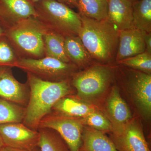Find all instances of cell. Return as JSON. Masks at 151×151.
<instances>
[{
    "mask_svg": "<svg viewBox=\"0 0 151 151\" xmlns=\"http://www.w3.org/2000/svg\"><path fill=\"white\" fill-rule=\"evenodd\" d=\"M27 73L29 97L22 123L37 131L41 120L51 112L58 101L71 93V88L68 80L58 82L45 81Z\"/></svg>",
    "mask_w": 151,
    "mask_h": 151,
    "instance_id": "obj_1",
    "label": "cell"
},
{
    "mask_svg": "<svg viewBox=\"0 0 151 151\" xmlns=\"http://www.w3.org/2000/svg\"><path fill=\"white\" fill-rule=\"evenodd\" d=\"M79 15L81 27L78 36L93 61L108 64L116 60L119 31L107 19L97 21Z\"/></svg>",
    "mask_w": 151,
    "mask_h": 151,
    "instance_id": "obj_2",
    "label": "cell"
},
{
    "mask_svg": "<svg viewBox=\"0 0 151 151\" xmlns=\"http://www.w3.org/2000/svg\"><path fill=\"white\" fill-rule=\"evenodd\" d=\"M36 3L38 18L48 22L53 31L65 37L78 35L81 27L79 14L56 0H42Z\"/></svg>",
    "mask_w": 151,
    "mask_h": 151,
    "instance_id": "obj_3",
    "label": "cell"
},
{
    "mask_svg": "<svg viewBox=\"0 0 151 151\" xmlns=\"http://www.w3.org/2000/svg\"><path fill=\"white\" fill-rule=\"evenodd\" d=\"M16 67L45 81L58 82L67 81L76 73L77 66L72 63H65L52 58L39 59L22 58L17 60L12 67Z\"/></svg>",
    "mask_w": 151,
    "mask_h": 151,
    "instance_id": "obj_4",
    "label": "cell"
},
{
    "mask_svg": "<svg viewBox=\"0 0 151 151\" xmlns=\"http://www.w3.org/2000/svg\"><path fill=\"white\" fill-rule=\"evenodd\" d=\"M38 22L33 17L17 22L5 31L4 35L25 52L37 57L42 56L43 36L47 30Z\"/></svg>",
    "mask_w": 151,
    "mask_h": 151,
    "instance_id": "obj_5",
    "label": "cell"
},
{
    "mask_svg": "<svg viewBox=\"0 0 151 151\" xmlns=\"http://www.w3.org/2000/svg\"><path fill=\"white\" fill-rule=\"evenodd\" d=\"M113 75V69L108 64H94L76 73L72 83L78 97L83 99H92L106 90Z\"/></svg>",
    "mask_w": 151,
    "mask_h": 151,
    "instance_id": "obj_6",
    "label": "cell"
},
{
    "mask_svg": "<svg viewBox=\"0 0 151 151\" xmlns=\"http://www.w3.org/2000/svg\"><path fill=\"white\" fill-rule=\"evenodd\" d=\"M83 123L81 120L52 111L41 120L39 128L54 130L65 141L70 151H80Z\"/></svg>",
    "mask_w": 151,
    "mask_h": 151,
    "instance_id": "obj_7",
    "label": "cell"
},
{
    "mask_svg": "<svg viewBox=\"0 0 151 151\" xmlns=\"http://www.w3.org/2000/svg\"><path fill=\"white\" fill-rule=\"evenodd\" d=\"M0 137L4 146L28 149L38 147L39 133L22 122L0 125Z\"/></svg>",
    "mask_w": 151,
    "mask_h": 151,
    "instance_id": "obj_8",
    "label": "cell"
},
{
    "mask_svg": "<svg viewBox=\"0 0 151 151\" xmlns=\"http://www.w3.org/2000/svg\"><path fill=\"white\" fill-rule=\"evenodd\" d=\"M127 85L138 110L143 118L149 119L151 115V74L137 70L129 73Z\"/></svg>",
    "mask_w": 151,
    "mask_h": 151,
    "instance_id": "obj_9",
    "label": "cell"
},
{
    "mask_svg": "<svg viewBox=\"0 0 151 151\" xmlns=\"http://www.w3.org/2000/svg\"><path fill=\"white\" fill-rule=\"evenodd\" d=\"M11 68L0 66V97L26 107L29 99V87L27 83L23 84L16 79Z\"/></svg>",
    "mask_w": 151,
    "mask_h": 151,
    "instance_id": "obj_10",
    "label": "cell"
},
{
    "mask_svg": "<svg viewBox=\"0 0 151 151\" xmlns=\"http://www.w3.org/2000/svg\"><path fill=\"white\" fill-rule=\"evenodd\" d=\"M115 140L119 151H150L142 130L135 123L126 124L116 134Z\"/></svg>",
    "mask_w": 151,
    "mask_h": 151,
    "instance_id": "obj_11",
    "label": "cell"
},
{
    "mask_svg": "<svg viewBox=\"0 0 151 151\" xmlns=\"http://www.w3.org/2000/svg\"><path fill=\"white\" fill-rule=\"evenodd\" d=\"M145 51L143 32L135 28L119 31V42L116 61Z\"/></svg>",
    "mask_w": 151,
    "mask_h": 151,
    "instance_id": "obj_12",
    "label": "cell"
},
{
    "mask_svg": "<svg viewBox=\"0 0 151 151\" xmlns=\"http://www.w3.org/2000/svg\"><path fill=\"white\" fill-rule=\"evenodd\" d=\"M35 6L29 0H0V22H18L38 17Z\"/></svg>",
    "mask_w": 151,
    "mask_h": 151,
    "instance_id": "obj_13",
    "label": "cell"
},
{
    "mask_svg": "<svg viewBox=\"0 0 151 151\" xmlns=\"http://www.w3.org/2000/svg\"><path fill=\"white\" fill-rule=\"evenodd\" d=\"M107 19L119 31L134 28L132 2L129 0H108Z\"/></svg>",
    "mask_w": 151,
    "mask_h": 151,
    "instance_id": "obj_14",
    "label": "cell"
},
{
    "mask_svg": "<svg viewBox=\"0 0 151 151\" xmlns=\"http://www.w3.org/2000/svg\"><path fill=\"white\" fill-rule=\"evenodd\" d=\"M82 131L80 151H119L113 141L101 131L93 128Z\"/></svg>",
    "mask_w": 151,
    "mask_h": 151,
    "instance_id": "obj_15",
    "label": "cell"
},
{
    "mask_svg": "<svg viewBox=\"0 0 151 151\" xmlns=\"http://www.w3.org/2000/svg\"><path fill=\"white\" fill-rule=\"evenodd\" d=\"M64 49L70 62L77 66H86L94 62L78 36H65Z\"/></svg>",
    "mask_w": 151,
    "mask_h": 151,
    "instance_id": "obj_16",
    "label": "cell"
},
{
    "mask_svg": "<svg viewBox=\"0 0 151 151\" xmlns=\"http://www.w3.org/2000/svg\"><path fill=\"white\" fill-rule=\"evenodd\" d=\"M52 111L70 117L83 118L94 110L89 105L67 95L56 102Z\"/></svg>",
    "mask_w": 151,
    "mask_h": 151,
    "instance_id": "obj_17",
    "label": "cell"
},
{
    "mask_svg": "<svg viewBox=\"0 0 151 151\" xmlns=\"http://www.w3.org/2000/svg\"><path fill=\"white\" fill-rule=\"evenodd\" d=\"M65 36L53 31H46L43 36L44 52L46 57L52 58L65 63H71L64 49Z\"/></svg>",
    "mask_w": 151,
    "mask_h": 151,
    "instance_id": "obj_18",
    "label": "cell"
},
{
    "mask_svg": "<svg viewBox=\"0 0 151 151\" xmlns=\"http://www.w3.org/2000/svg\"><path fill=\"white\" fill-rule=\"evenodd\" d=\"M134 27L145 32H151V0L132 2Z\"/></svg>",
    "mask_w": 151,
    "mask_h": 151,
    "instance_id": "obj_19",
    "label": "cell"
},
{
    "mask_svg": "<svg viewBox=\"0 0 151 151\" xmlns=\"http://www.w3.org/2000/svg\"><path fill=\"white\" fill-rule=\"evenodd\" d=\"M108 108L113 120L118 124H125L132 118L129 107L116 86L112 89L108 99Z\"/></svg>",
    "mask_w": 151,
    "mask_h": 151,
    "instance_id": "obj_20",
    "label": "cell"
},
{
    "mask_svg": "<svg viewBox=\"0 0 151 151\" xmlns=\"http://www.w3.org/2000/svg\"><path fill=\"white\" fill-rule=\"evenodd\" d=\"M38 147L40 151H70L59 134L48 128H39Z\"/></svg>",
    "mask_w": 151,
    "mask_h": 151,
    "instance_id": "obj_21",
    "label": "cell"
},
{
    "mask_svg": "<svg viewBox=\"0 0 151 151\" xmlns=\"http://www.w3.org/2000/svg\"><path fill=\"white\" fill-rule=\"evenodd\" d=\"M79 14L97 21L107 19L108 0H78Z\"/></svg>",
    "mask_w": 151,
    "mask_h": 151,
    "instance_id": "obj_22",
    "label": "cell"
},
{
    "mask_svg": "<svg viewBox=\"0 0 151 151\" xmlns=\"http://www.w3.org/2000/svg\"><path fill=\"white\" fill-rule=\"evenodd\" d=\"M25 111V107L0 97V125L22 122Z\"/></svg>",
    "mask_w": 151,
    "mask_h": 151,
    "instance_id": "obj_23",
    "label": "cell"
},
{
    "mask_svg": "<svg viewBox=\"0 0 151 151\" xmlns=\"http://www.w3.org/2000/svg\"><path fill=\"white\" fill-rule=\"evenodd\" d=\"M117 63L124 66L151 74V54L147 52L122 60Z\"/></svg>",
    "mask_w": 151,
    "mask_h": 151,
    "instance_id": "obj_24",
    "label": "cell"
},
{
    "mask_svg": "<svg viewBox=\"0 0 151 151\" xmlns=\"http://www.w3.org/2000/svg\"><path fill=\"white\" fill-rule=\"evenodd\" d=\"M82 123L89 125L93 129L99 131H108L111 129L110 122L103 115L95 112L90 113L81 119Z\"/></svg>",
    "mask_w": 151,
    "mask_h": 151,
    "instance_id": "obj_25",
    "label": "cell"
},
{
    "mask_svg": "<svg viewBox=\"0 0 151 151\" xmlns=\"http://www.w3.org/2000/svg\"><path fill=\"white\" fill-rule=\"evenodd\" d=\"M6 40L5 35L0 37V66L12 67L17 60L13 50Z\"/></svg>",
    "mask_w": 151,
    "mask_h": 151,
    "instance_id": "obj_26",
    "label": "cell"
},
{
    "mask_svg": "<svg viewBox=\"0 0 151 151\" xmlns=\"http://www.w3.org/2000/svg\"><path fill=\"white\" fill-rule=\"evenodd\" d=\"M144 40L145 46V51L151 54V32H143Z\"/></svg>",
    "mask_w": 151,
    "mask_h": 151,
    "instance_id": "obj_27",
    "label": "cell"
},
{
    "mask_svg": "<svg viewBox=\"0 0 151 151\" xmlns=\"http://www.w3.org/2000/svg\"><path fill=\"white\" fill-rule=\"evenodd\" d=\"M1 151H40L38 147H35L32 148L28 149H21L14 148L4 146Z\"/></svg>",
    "mask_w": 151,
    "mask_h": 151,
    "instance_id": "obj_28",
    "label": "cell"
},
{
    "mask_svg": "<svg viewBox=\"0 0 151 151\" xmlns=\"http://www.w3.org/2000/svg\"><path fill=\"white\" fill-rule=\"evenodd\" d=\"M67 4L75 6L77 7V1L78 0H65Z\"/></svg>",
    "mask_w": 151,
    "mask_h": 151,
    "instance_id": "obj_29",
    "label": "cell"
},
{
    "mask_svg": "<svg viewBox=\"0 0 151 151\" xmlns=\"http://www.w3.org/2000/svg\"><path fill=\"white\" fill-rule=\"evenodd\" d=\"M5 30H4L2 27V25L0 22V37L4 35Z\"/></svg>",
    "mask_w": 151,
    "mask_h": 151,
    "instance_id": "obj_30",
    "label": "cell"
},
{
    "mask_svg": "<svg viewBox=\"0 0 151 151\" xmlns=\"http://www.w3.org/2000/svg\"><path fill=\"white\" fill-rule=\"evenodd\" d=\"M32 1L34 3H36L37 2L40 1H42V0H32ZM56 1H58L60 2L67 4V3L65 1V0H56Z\"/></svg>",
    "mask_w": 151,
    "mask_h": 151,
    "instance_id": "obj_31",
    "label": "cell"
},
{
    "mask_svg": "<svg viewBox=\"0 0 151 151\" xmlns=\"http://www.w3.org/2000/svg\"><path fill=\"white\" fill-rule=\"evenodd\" d=\"M4 146V143H3L1 137H0V151Z\"/></svg>",
    "mask_w": 151,
    "mask_h": 151,
    "instance_id": "obj_32",
    "label": "cell"
},
{
    "mask_svg": "<svg viewBox=\"0 0 151 151\" xmlns=\"http://www.w3.org/2000/svg\"><path fill=\"white\" fill-rule=\"evenodd\" d=\"M129 1H131L132 2H134L136 1H138V0H129Z\"/></svg>",
    "mask_w": 151,
    "mask_h": 151,
    "instance_id": "obj_33",
    "label": "cell"
}]
</instances>
